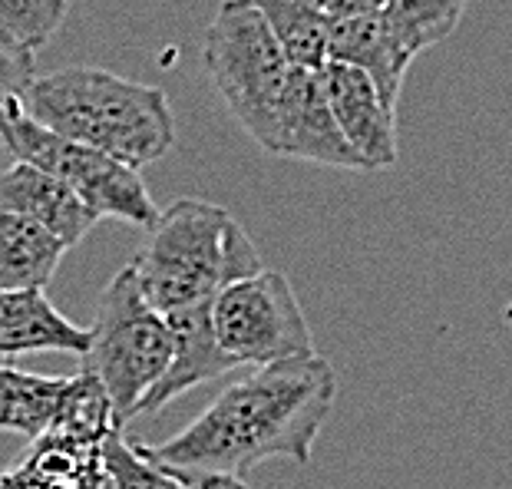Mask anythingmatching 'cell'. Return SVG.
Returning <instances> with one entry per match:
<instances>
[{
  "label": "cell",
  "instance_id": "6da1fadb",
  "mask_svg": "<svg viewBox=\"0 0 512 489\" xmlns=\"http://www.w3.org/2000/svg\"><path fill=\"white\" fill-rule=\"evenodd\" d=\"M337 400V374L324 357H298L258 367L228 384L182 433L139 453L149 463L192 473L245 476L258 463L285 456L311 463L314 440Z\"/></svg>",
  "mask_w": 512,
  "mask_h": 489
},
{
  "label": "cell",
  "instance_id": "7a4b0ae2",
  "mask_svg": "<svg viewBox=\"0 0 512 489\" xmlns=\"http://www.w3.org/2000/svg\"><path fill=\"white\" fill-rule=\"evenodd\" d=\"M24 110L50 133L129 169L159 162L176 143L169 96L159 86L100 67H63L37 76L24 93Z\"/></svg>",
  "mask_w": 512,
  "mask_h": 489
},
{
  "label": "cell",
  "instance_id": "3957f363",
  "mask_svg": "<svg viewBox=\"0 0 512 489\" xmlns=\"http://www.w3.org/2000/svg\"><path fill=\"white\" fill-rule=\"evenodd\" d=\"M143 298L162 318L212 304L228 285L261 271V255L232 212L205 199H179L159 212L129 262Z\"/></svg>",
  "mask_w": 512,
  "mask_h": 489
},
{
  "label": "cell",
  "instance_id": "277c9868",
  "mask_svg": "<svg viewBox=\"0 0 512 489\" xmlns=\"http://www.w3.org/2000/svg\"><path fill=\"white\" fill-rule=\"evenodd\" d=\"M90 344L83 354V371L96 377L113 407L119 430L139 417L149 390L159 384L172 361V331L166 318L139 291L133 268L116 271L103 288L96 308Z\"/></svg>",
  "mask_w": 512,
  "mask_h": 489
},
{
  "label": "cell",
  "instance_id": "5b68a950",
  "mask_svg": "<svg viewBox=\"0 0 512 489\" xmlns=\"http://www.w3.org/2000/svg\"><path fill=\"white\" fill-rule=\"evenodd\" d=\"M202 60L228 113L261 149L271 152L298 67L285 60L268 24L248 0H222L219 14L205 27Z\"/></svg>",
  "mask_w": 512,
  "mask_h": 489
},
{
  "label": "cell",
  "instance_id": "8992f818",
  "mask_svg": "<svg viewBox=\"0 0 512 489\" xmlns=\"http://www.w3.org/2000/svg\"><path fill=\"white\" fill-rule=\"evenodd\" d=\"M0 143L14 162L57 176L96 219H119L139 228L156 225L159 209L136 169L43 129L27 116L24 103L0 116Z\"/></svg>",
  "mask_w": 512,
  "mask_h": 489
},
{
  "label": "cell",
  "instance_id": "52a82bcc",
  "mask_svg": "<svg viewBox=\"0 0 512 489\" xmlns=\"http://www.w3.org/2000/svg\"><path fill=\"white\" fill-rule=\"evenodd\" d=\"M215 341L238 367H268L314 354L311 328L301 301L281 271L261 268L258 275L228 285L212 301Z\"/></svg>",
  "mask_w": 512,
  "mask_h": 489
},
{
  "label": "cell",
  "instance_id": "ba28073f",
  "mask_svg": "<svg viewBox=\"0 0 512 489\" xmlns=\"http://www.w3.org/2000/svg\"><path fill=\"white\" fill-rule=\"evenodd\" d=\"M321 86L344 143L361 159L364 172L390 169L397 162V113L384 103L374 80L351 63L328 60Z\"/></svg>",
  "mask_w": 512,
  "mask_h": 489
},
{
  "label": "cell",
  "instance_id": "9c48e42d",
  "mask_svg": "<svg viewBox=\"0 0 512 489\" xmlns=\"http://www.w3.org/2000/svg\"><path fill=\"white\" fill-rule=\"evenodd\" d=\"M271 156L301 159V162H314V166H331V169L364 172L361 159H357L351 146L344 143L341 129L334 123L328 96H324V86H321V73L294 70Z\"/></svg>",
  "mask_w": 512,
  "mask_h": 489
},
{
  "label": "cell",
  "instance_id": "30bf717a",
  "mask_svg": "<svg viewBox=\"0 0 512 489\" xmlns=\"http://www.w3.org/2000/svg\"><path fill=\"white\" fill-rule=\"evenodd\" d=\"M166 324L172 331V361L166 367V374L159 377V384L149 390L139 414H159L162 407H169L185 390L219 380L238 367L219 347V341H215L212 304L166 314Z\"/></svg>",
  "mask_w": 512,
  "mask_h": 489
},
{
  "label": "cell",
  "instance_id": "8fae6325",
  "mask_svg": "<svg viewBox=\"0 0 512 489\" xmlns=\"http://www.w3.org/2000/svg\"><path fill=\"white\" fill-rule=\"evenodd\" d=\"M0 212L40 225L63 245H80L100 222L57 176L14 162L0 172Z\"/></svg>",
  "mask_w": 512,
  "mask_h": 489
},
{
  "label": "cell",
  "instance_id": "7c38bea8",
  "mask_svg": "<svg viewBox=\"0 0 512 489\" xmlns=\"http://www.w3.org/2000/svg\"><path fill=\"white\" fill-rule=\"evenodd\" d=\"M90 334L53 308L47 291H0V357L86 354Z\"/></svg>",
  "mask_w": 512,
  "mask_h": 489
},
{
  "label": "cell",
  "instance_id": "4fadbf2b",
  "mask_svg": "<svg viewBox=\"0 0 512 489\" xmlns=\"http://www.w3.org/2000/svg\"><path fill=\"white\" fill-rule=\"evenodd\" d=\"M67 252L40 225L0 212V291H43Z\"/></svg>",
  "mask_w": 512,
  "mask_h": 489
},
{
  "label": "cell",
  "instance_id": "5bb4252c",
  "mask_svg": "<svg viewBox=\"0 0 512 489\" xmlns=\"http://www.w3.org/2000/svg\"><path fill=\"white\" fill-rule=\"evenodd\" d=\"M73 377L27 374L0 364V433H20L27 440L43 437L60 417Z\"/></svg>",
  "mask_w": 512,
  "mask_h": 489
},
{
  "label": "cell",
  "instance_id": "9a60e30c",
  "mask_svg": "<svg viewBox=\"0 0 512 489\" xmlns=\"http://www.w3.org/2000/svg\"><path fill=\"white\" fill-rule=\"evenodd\" d=\"M248 4L268 24L271 37H275L291 67L311 73H321L328 67L331 20L314 0H248Z\"/></svg>",
  "mask_w": 512,
  "mask_h": 489
},
{
  "label": "cell",
  "instance_id": "2e32d148",
  "mask_svg": "<svg viewBox=\"0 0 512 489\" xmlns=\"http://www.w3.org/2000/svg\"><path fill=\"white\" fill-rule=\"evenodd\" d=\"M466 0H387L384 14L370 17L413 63L433 43L446 40L460 24Z\"/></svg>",
  "mask_w": 512,
  "mask_h": 489
},
{
  "label": "cell",
  "instance_id": "e0dca14e",
  "mask_svg": "<svg viewBox=\"0 0 512 489\" xmlns=\"http://www.w3.org/2000/svg\"><path fill=\"white\" fill-rule=\"evenodd\" d=\"M70 0H0V43L37 53L63 27Z\"/></svg>",
  "mask_w": 512,
  "mask_h": 489
},
{
  "label": "cell",
  "instance_id": "ac0fdd59",
  "mask_svg": "<svg viewBox=\"0 0 512 489\" xmlns=\"http://www.w3.org/2000/svg\"><path fill=\"white\" fill-rule=\"evenodd\" d=\"M103 473L110 489H185L176 476L162 466L149 463L136 443L126 440L123 430H110L103 440Z\"/></svg>",
  "mask_w": 512,
  "mask_h": 489
},
{
  "label": "cell",
  "instance_id": "d6986e66",
  "mask_svg": "<svg viewBox=\"0 0 512 489\" xmlns=\"http://www.w3.org/2000/svg\"><path fill=\"white\" fill-rule=\"evenodd\" d=\"M37 80L34 73V53L17 50L10 43H0V116L10 106L24 103L27 86Z\"/></svg>",
  "mask_w": 512,
  "mask_h": 489
},
{
  "label": "cell",
  "instance_id": "ffe728a7",
  "mask_svg": "<svg viewBox=\"0 0 512 489\" xmlns=\"http://www.w3.org/2000/svg\"><path fill=\"white\" fill-rule=\"evenodd\" d=\"M169 470V466H162ZM185 489H252L242 476H228V473H192V470H169Z\"/></svg>",
  "mask_w": 512,
  "mask_h": 489
},
{
  "label": "cell",
  "instance_id": "44dd1931",
  "mask_svg": "<svg viewBox=\"0 0 512 489\" xmlns=\"http://www.w3.org/2000/svg\"><path fill=\"white\" fill-rule=\"evenodd\" d=\"M328 20H341V17H380L387 7V0H314Z\"/></svg>",
  "mask_w": 512,
  "mask_h": 489
},
{
  "label": "cell",
  "instance_id": "7402d4cb",
  "mask_svg": "<svg viewBox=\"0 0 512 489\" xmlns=\"http://www.w3.org/2000/svg\"><path fill=\"white\" fill-rule=\"evenodd\" d=\"M503 318H506V321H509V324H512V301H509V304H506V311H503Z\"/></svg>",
  "mask_w": 512,
  "mask_h": 489
}]
</instances>
